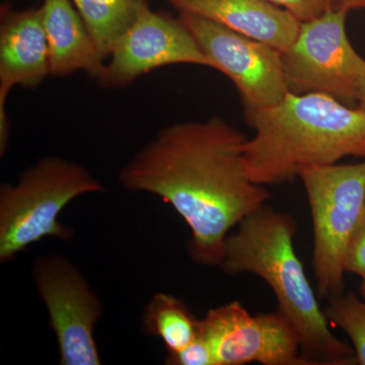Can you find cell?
I'll return each mask as SVG.
<instances>
[{
  "mask_svg": "<svg viewBox=\"0 0 365 365\" xmlns=\"http://www.w3.org/2000/svg\"><path fill=\"white\" fill-rule=\"evenodd\" d=\"M246 137L220 117L169 125L119 173L127 191L160 197L191 230L190 258L220 266L228 232L270 194L247 176Z\"/></svg>",
  "mask_w": 365,
  "mask_h": 365,
  "instance_id": "obj_1",
  "label": "cell"
},
{
  "mask_svg": "<svg viewBox=\"0 0 365 365\" xmlns=\"http://www.w3.org/2000/svg\"><path fill=\"white\" fill-rule=\"evenodd\" d=\"M255 135L244 145L247 176L255 184L280 185L300 170L365 158V111L324 93L288 91L277 104L246 112Z\"/></svg>",
  "mask_w": 365,
  "mask_h": 365,
  "instance_id": "obj_2",
  "label": "cell"
},
{
  "mask_svg": "<svg viewBox=\"0 0 365 365\" xmlns=\"http://www.w3.org/2000/svg\"><path fill=\"white\" fill-rule=\"evenodd\" d=\"M225 242L222 268L228 275L259 276L272 289L280 312L299 338L307 365H353L356 354L336 338L295 254L297 223L292 215L262 206L239 223Z\"/></svg>",
  "mask_w": 365,
  "mask_h": 365,
  "instance_id": "obj_3",
  "label": "cell"
},
{
  "mask_svg": "<svg viewBox=\"0 0 365 365\" xmlns=\"http://www.w3.org/2000/svg\"><path fill=\"white\" fill-rule=\"evenodd\" d=\"M105 192L81 163L46 155L16 182L0 186V262L6 264L46 237L69 241L73 230L58 220L62 210L86 194Z\"/></svg>",
  "mask_w": 365,
  "mask_h": 365,
  "instance_id": "obj_4",
  "label": "cell"
},
{
  "mask_svg": "<svg viewBox=\"0 0 365 365\" xmlns=\"http://www.w3.org/2000/svg\"><path fill=\"white\" fill-rule=\"evenodd\" d=\"M299 178L313 220L317 292L329 299L344 292L346 252L365 211V160L306 168Z\"/></svg>",
  "mask_w": 365,
  "mask_h": 365,
  "instance_id": "obj_5",
  "label": "cell"
},
{
  "mask_svg": "<svg viewBox=\"0 0 365 365\" xmlns=\"http://www.w3.org/2000/svg\"><path fill=\"white\" fill-rule=\"evenodd\" d=\"M347 14L332 7L302 23L294 42L281 52L288 91L324 93L348 105L357 102L365 60L346 33Z\"/></svg>",
  "mask_w": 365,
  "mask_h": 365,
  "instance_id": "obj_6",
  "label": "cell"
},
{
  "mask_svg": "<svg viewBox=\"0 0 365 365\" xmlns=\"http://www.w3.org/2000/svg\"><path fill=\"white\" fill-rule=\"evenodd\" d=\"M32 276L56 336L59 364H102L95 329L104 306L83 273L66 257L49 254L36 259Z\"/></svg>",
  "mask_w": 365,
  "mask_h": 365,
  "instance_id": "obj_7",
  "label": "cell"
},
{
  "mask_svg": "<svg viewBox=\"0 0 365 365\" xmlns=\"http://www.w3.org/2000/svg\"><path fill=\"white\" fill-rule=\"evenodd\" d=\"M179 18L216 71L234 83L245 111L271 107L285 97L288 88L279 50L201 16L180 13Z\"/></svg>",
  "mask_w": 365,
  "mask_h": 365,
  "instance_id": "obj_8",
  "label": "cell"
},
{
  "mask_svg": "<svg viewBox=\"0 0 365 365\" xmlns=\"http://www.w3.org/2000/svg\"><path fill=\"white\" fill-rule=\"evenodd\" d=\"M96 81L103 88H122L148 72L176 64L215 69L181 19L145 6L113 45Z\"/></svg>",
  "mask_w": 365,
  "mask_h": 365,
  "instance_id": "obj_9",
  "label": "cell"
},
{
  "mask_svg": "<svg viewBox=\"0 0 365 365\" xmlns=\"http://www.w3.org/2000/svg\"><path fill=\"white\" fill-rule=\"evenodd\" d=\"M199 334L215 365H307L299 336L280 312L252 316L241 302L209 309L199 319Z\"/></svg>",
  "mask_w": 365,
  "mask_h": 365,
  "instance_id": "obj_10",
  "label": "cell"
},
{
  "mask_svg": "<svg viewBox=\"0 0 365 365\" xmlns=\"http://www.w3.org/2000/svg\"><path fill=\"white\" fill-rule=\"evenodd\" d=\"M50 76L42 9H0V108L16 86L38 88Z\"/></svg>",
  "mask_w": 365,
  "mask_h": 365,
  "instance_id": "obj_11",
  "label": "cell"
},
{
  "mask_svg": "<svg viewBox=\"0 0 365 365\" xmlns=\"http://www.w3.org/2000/svg\"><path fill=\"white\" fill-rule=\"evenodd\" d=\"M180 13L207 19L280 52L292 46L302 21L268 0H167Z\"/></svg>",
  "mask_w": 365,
  "mask_h": 365,
  "instance_id": "obj_12",
  "label": "cell"
},
{
  "mask_svg": "<svg viewBox=\"0 0 365 365\" xmlns=\"http://www.w3.org/2000/svg\"><path fill=\"white\" fill-rule=\"evenodd\" d=\"M41 9L49 48L50 76L66 78L83 71L97 79L106 57L71 0H44Z\"/></svg>",
  "mask_w": 365,
  "mask_h": 365,
  "instance_id": "obj_13",
  "label": "cell"
},
{
  "mask_svg": "<svg viewBox=\"0 0 365 365\" xmlns=\"http://www.w3.org/2000/svg\"><path fill=\"white\" fill-rule=\"evenodd\" d=\"M143 328L148 335L160 338L168 352H177L195 339L199 319L181 299L158 292L144 309Z\"/></svg>",
  "mask_w": 365,
  "mask_h": 365,
  "instance_id": "obj_14",
  "label": "cell"
},
{
  "mask_svg": "<svg viewBox=\"0 0 365 365\" xmlns=\"http://www.w3.org/2000/svg\"><path fill=\"white\" fill-rule=\"evenodd\" d=\"M106 59L148 0H71Z\"/></svg>",
  "mask_w": 365,
  "mask_h": 365,
  "instance_id": "obj_15",
  "label": "cell"
},
{
  "mask_svg": "<svg viewBox=\"0 0 365 365\" xmlns=\"http://www.w3.org/2000/svg\"><path fill=\"white\" fill-rule=\"evenodd\" d=\"M328 302V306L324 309L327 319L349 336L357 364L365 365V300L362 302L351 292H343Z\"/></svg>",
  "mask_w": 365,
  "mask_h": 365,
  "instance_id": "obj_16",
  "label": "cell"
},
{
  "mask_svg": "<svg viewBox=\"0 0 365 365\" xmlns=\"http://www.w3.org/2000/svg\"><path fill=\"white\" fill-rule=\"evenodd\" d=\"M165 364L170 365H215V360L208 343L198 332L195 339L180 351L168 352Z\"/></svg>",
  "mask_w": 365,
  "mask_h": 365,
  "instance_id": "obj_17",
  "label": "cell"
},
{
  "mask_svg": "<svg viewBox=\"0 0 365 365\" xmlns=\"http://www.w3.org/2000/svg\"><path fill=\"white\" fill-rule=\"evenodd\" d=\"M344 269L345 272L365 276V211L348 245Z\"/></svg>",
  "mask_w": 365,
  "mask_h": 365,
  "instance_id": "obj_18",
  "label": "cell"
},
{
  "mask_svg": "<svg viewBox=\"0 0 365 365\" xmlns=\"http://www.w3.org/2000/svg\"><path fill=\"white\" fill-rule=\"evenodd\" d=\"M294 14L302 23L318 18L333 7V0H268Z\"/></svg>",
  "mask_w": 365,
  "mask_h": 365,
  "instance_id": "obj_19",
  "label": "cell"
},
{
  "mask_svg": "<svg viewBox=\"0 0 365 365\" xmlns=\"http://www.w3.org/2000/svg\"><path fill=\"white\" fill-rule=\"evenodd\" d=\"M333 9L349 13L351 9H365V0H333Z\"/></svg>",
  "mask_w": 365,
  "mask_h": 365,
  "instance_id": "obj_20",
  "label": "cell"
},
{
  "mask_svg": "<svg viewBox=\"0 0 365 365\" xmlns=\"http://www.w3.org/2000/svg\"><path fill=\"white\" fill-rule=\"evenodd\" d=\"M357 103L360 109L365 111V74L362 78L361 83H360L359 96H357Z\"/></svg>",
  "mask_w": 365,
  "mask_h": 365,
  "instance_id": "obj_21",
  "label": "cell"
},
{
  "mask_svg": "<svg viewBox=\"0 0 365 365\" xmlns=\"http://www.w3.org/2000/svg\"><path fill=\"white\" fill-rule=\"evenodd\" d=\"M362 278L361 285H360V294H361L362 297L365 300V276Z\"/></svg>",
  "mask_w": 365,
  "mask_h": 365,
  "instance_id": "obj_22",
  "label": "cell"
}]
</instances>
